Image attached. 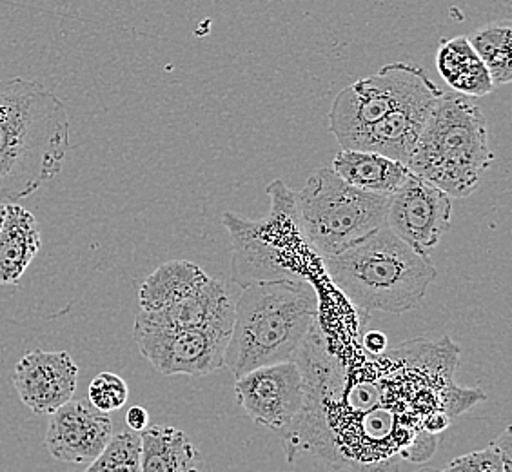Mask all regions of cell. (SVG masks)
Listing matches in <instances>:
<instances>
[{
	"instance_id": "1",
	"label": "cell",
	"mask_w": 512,
	"mask_h": 472,
	"mask_svg": "<svg viewBox=\"0 0 512 472\" xmlns=\"http://www.w3.org/2000/svg\"><path fill=\"white\" fill-rule=\"evenodd\" d=\"M347 369L316 322L293 362L304 380V409L280 438L289 462L318 454L335 469L393 472L400 462L433 456L438 436L425 431L436 413L451 418L485 400L454 382L460 349L447 336L418 338Z\"/></svg>"
},
{
	"instance_id": "2",
	"label": "cell",
	"mask_w": 512,
	"mask_h": 472,
	"mask_svg": "<svg viewBox=\"0 0 512 472\" xmlns=\"http://www.w3.org/2000/svg\"><path fill=\"white\" fill-rule=\"evenodd\" d=\"M68 108L35 80L0 82V204H15L57 177L68 155Z\"/></svg>"
},
{
	"instance_id": "3",
	"label": "cell",
	"mask_w": 512,
	"mask_h": 472,
	"mask_svg": "<svg viewBox=\"0 0 512 472\" xmlns=\"http://www.w3.org/2000/svg\"><path fill=\"white\" fill-rule=\"evenodd\" d=\"M318 307V293L307 280L244 287L235 300L224 367L238 378L258 367L293 362L318 322Z\"/></svg>"
},
{
	"instance_id": "4",
	"label": "cell",
	"mask_w": 512,
	"mask_h": 472,
	"mask_svg": "<svg viewBox=\"0 0 512 472\" xmlns=\"http://www.w3.org/2000/svg\"><path fill=\"white\" fill-rule=\"evenodd\" d=\"M324 267L333 284L367 313L411 311L436 278L431 256L414 251L385 226L342 253L324 258Z\"/></svg>"
},
{
	"instance_id": "5",
	"label": "cell",
	"mask_w": 512,
	"mask_h": 472,
	"mask_svg": "<svg viewBox=\"0 0 512 472\" xmlns=\"http://www.w3.org/2000/svg\"><path fill=\"white\" fill-rule=\"evenodd\" d=\"M489 129L469 97L444 91L434 104L407 168L451 198L471 197L493 166Z\"/></svg>"
},
{
	"instance_id": "6",
	"label": "cell",
	"mask_w": 512,
	"mask_h": 472,
	"mask_svg": "<svg viewBox=\"0 0 512 472\" xmlns=\"http://www.w3.org/2000/svg\"><path fill=\"white\" fill-rule=\"evenodd\" d=\"M271 197L269 217L249 222L224 213L222 222L233 240V282L249 287L278 280H306L302 275V247L306 235L298 220L295 193L275 180L267 187Z\"/></svg>"
},
{
	"instance_id": "7",
	"label": "cell",
	"mask_w": 512,
	"mask_h": 472,
	"mask_svg": "<svg viewBox=\"0 0 512 472\" xmlns=\"http://www.w3.org/2000/svg\"><path fill=\"white\" fill-rule=\"evenodd\" d=\"M296 211L311 249L338 255L385 226L389 198L349 186L331 168H320L295 193Z\"/></svg>"
},
{
	"instance_id": "8",
	"label": "cell",
	"mask_w": 512,
	"mask_h": 472,
	"mask_svg": "<svg viewBox=\"0 0 512 472\" xmlns=\"http://www.w3.org/2000/svg\"><path fill=\"white\" fill-rule=\"evenodd\" d=\"M440 91L424 69L405 62L387 64L336 95L329 111V129L344 148L351 138L375 126L394 109Z\"/></svg>"
},
{
	"instance_id": "9",
	"label": "cell",
	"mask_w": 512,
	"mask_h": 472,
	"mask_svg": "<svg viewBox=\"0 0 512 472\" xmlns=\"http://www.w3.org/2000/svg\"><path fill=\"white\" fill-rule=\"evenodd\" d=\"M233 318L195 329H169L135 318L133 336L140 353L166 376H206L224 367Z\"/></svg>"
},
{
	"instance_id": "10",
	"label": "cell",
	"mask_w": 512,
	"mask_h": 472,
	"mask_svg": "<svg viewBox=\"0 0 512 472\" xmlns=\"http://www.w3.org/2000/svg\"><path fill=\"white\" fill-rule=\"evenodd\" d=\"M453 222V200L424 178L409 175L389 197L385 227L414 251L429 255Z\"/></svg>"
},
{
	"instance_id": "11",
	"label": "cell",
	"mask_w": 512,
	"mask_h": 472,
	"mask_svg": "<svg viewBox=\"0 0 512 472\" xmlns=\"http://www.w3.org/2000/svg\"><path fill=\"white\" fill-rule=\"evenodd\" d=\"M237 404L253 422L282 436L304 409V380L295 362L258 367L235 378Z\"/></svg>"
},
{
	"instance_id": "12",
	"label": "cell",
	"mask_w": 512,
	"mask_h": 472,
	"mask_svg": "<svg viewBox=\"0 0 512 472\" xmlns=\"http://www.w3.org/2000/svg\"><path fill=\"white\" fill-rule=\"evenodd\" d=\"M13 385L33 414H53L77 391L79 367L66 351L35 349L15 365Z\"/></svg>"
},
{
	"instance_id": "13",
	"label": "cell",
	"mask_w": 512,
	"mask_h": 472,
	"mask_svg": "<svg viewBox=\"0 0 512 472\" xmlns=\"http://www.w3.org/2000/svg\"><path fill=\"white\" fill-rule=\"evenodd\" d=\"M113 436L109 414L95 407L69 400L51 414L44 445L48 453L64 463H91L99 458Z\"/></svg>"
},
{
	"instance_id": "14",
	"label": "cell",
	"mask_w": 512,
	"mask_h": 472,
	"mask_svg": "<svg viewBox=\"0 0 512 472\" xmlns=\"http://www.w3.org/2000/svg\"><path fill=\"white\" fill-rule=\"evenodd\" d=\"M442 93H444V89L440 93L427 95V97L413 100L409 104L394 109L387 117L376 122L375 126H371L362 131L360 135L351 138L342 149L373 151L378 155L398 160L407 166L413 157L416 142L422 135V129L429 118V113L438 99L442 97Z\"/></svg>"
},
{
	"instance_id": "15",
	"label": "cell",
	"mask_w": 512,
	"mask_h": 472,
	"mask_svg": "<svg viewBox=\"0 0 512 472\" xmlns=\"http://www.w3.org/2000/svg\"><path fill=\"white\" fill-rule=\"evenodd\" d=\"M135 318L158 327L195 329L235 318V298L226 284L209 278L206 286L200 287L197 293L157 311H138Z\"/></svg>"
},
{
	"instance_id": "16",
	"label": "cell",
	"mask_w": 512,
	"mask_h": 472,
	"mask_svg": "<svg viewBox=\"0 0 512 472\" xmlns=\"http://www.w3.org/2000/svg\"><path fill=\"white\" fill-rule=\"evenodd\" d=\"M42 246L39 222L19 204H6L0 227V286L19 284Z\"/></svg>"
},
{
	"instance_id": "17",
	"label": "cell",
	"mask_w": 512,
	"mask_h": 472,
	"mask_svg": "<svg viewBox=\"0 0 512 472\" xmlns=\"http://www.w3.org/2000/svg\"><path fill=\"white\" fill-rule=\"evenodd\" d=\"M331 169L349 186L387 198L394 195L411 175L409 168L398 160L356 149H342L333 158Z\"/></svg>"
},
{
	"instance_id": "18",
	"label": "cell",
	"mask_w": 512,
	"mask_h": 472,
	"mask_svg": "<svg viewBox=\"0 0 512 472\" xmlns=\"http://www.w3.org/2000/svg\"><path fill=\"white\" fill-rule=\"evenodd\" d=\"M436 69L445 84L463 97H485L494 89L493 80L467 37L444 40L436 53Z\"/></svg>"
},
{
	"instance_id": "19",
	"label": "cell",
	"mask_w": 512,
	"mask_h": 472,
	"mask_svg": "<svg viewBox=\"0 0 512 472\" xmlns=\"http://www.w3.org/2000/svg\"><path fill=\"white\" fill-rule=\"evenodd\" d=\"M200 453L186 433L153 425L140 433V472H198Z\"/></svg>"
},
{
	"instance_id": "20",
	"label": "cell",
	"mask_w": 512,
	"mask_h": 472,
	"mask_svg": "<svg viewBox=\"0 0 512 472\" xmlns=\"http://www.w3.org/2000/svg\"><path fill=\"white\" fill-rule=\"evenodd\" d=\"M211 276L188 260H171L157 267L138 291L140 311H157L197 293Z\"/></svg>"
},
{
	"instance_id": "21",
	"label": "cell",
	"mask_w": 512,
	"mask_h": 472,
	"mask_svg": "<svg viewBox=\"0 0 512 472\" xmlns=\"http://www.w3.org/2000/svg\"><path fill=\"white\" fill-rule=\"evenodd\" d=\"M483 66L489 71L494 86H505L512 80L511 42L509 20L491 22L467 37Z\"/></svg>"
},
{
	"instance_id": "22",
	"label": "cell",
	"mask_w": 512,
	"mask_h": 472,
	"mask_svg": "<svg viewBox=\"0 0 512 472\" xmlns=\"http://www.w3.org/2000/svg\"><path fill=\"white\" fill-rule=\"evenodd\" d=\"M511 427H507L487 449L463 454L440 472H512Z\"/></svg>"
},
{
	"instance_id": "23",
	"label": "cell",
	"mask_w": 512,
	"mask_h": 472,
	"mask_svg": "<svg viewBox=\"0 0 512 472\" xmlns=\"http://www.w3.org/2000/svg\"><path fill=\"white\" fill-rule=\"evenodd\" d=\"M86 472H140V433L113 434L106 449L89 463Z\"/></svg>"
},
{
	"instance_id": "24",
	"label": "cell",
	"mask_w": 512,
	"mask_h": 472,
	"mask_svg": "<svg viewBox=\"0 0 512 472\" xmlns=\"http://www.w3.org/2000/svg\"><path fill=\"white\" fill-rule=\"evenodd\" d=\"M129 387L119 374L104 371L97 374L88 387V400L91 407L100 413H115L128 404Z\"/></svg>"
},
{
	"instance_id": "25",
	"label": "cell",
	"mask_w": 512,
	"mask_h": 472,
	"mask_svg": "<svg viewBox=\"0 0 512 472\" xmlns=\"http://www.w3.org/2000/svg\"><path fill=\"white\" fill-rule=\"evenodd\" d=\"M126 423H128L129 431L142 433L149 425V413L144 407L135 405V407H131L128 414H126Z\"/></svg>"
},
{
	"instance_id": "26",
	"label": "cell",
	"mask_w": 512,
	"mask_h": 472,
	"mask_svg": "<svg viewBox=\"0 0 512 472\" xmlns=\"http://www.w3.org/2000/svg\"><path fill=\"white\" fill-rule=\"evenodd\" d=\"M387 342L389 340H387V336L382 331H369L364 336V349L367 351V354L378 356V354L387 351Z\"/></svg>"
},
{
	"instance_id": "27",
	"label": "cell",
	"mask_w": 512,
	"mask_h": 472,
	"mask_svg": "<svg viewBox=\"0 0 512 472\" xmlns=\"http://www.w3.org/2000/svg\"><path fill=\"white\" fill-rule=\"evenodd\" d=\"M4 215H6V204H0V227H2V222H4Z\"/></svg>"
},
{
	"instance_id": "28",
	"label": "cell",
	"mask_w": 512,
	"mask_h": 472,
	"mask_svg": "<svg viewBox=\"0 0 512 472\" xmlns=\"http://www.w3.org/2000/svg\"><path fill=\"white\" fill-rule=\"evenodd\" d=\"M416 472H438V471H434V469H429V467H425V469H420V471H416Z\"/></svg>"
}]
</instances>
